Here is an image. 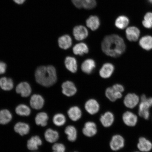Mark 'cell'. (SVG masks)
<instances>
[{
    "label": "cell",
    "mask_w": 152,
    "mask_h": 152,
    "mask_svg": "<svg viewBox=\"0 0 152 152\" xmlns=\"http://www.w3.org/2000/svg\"><path fill=\"white\" fill-rule=\"evenodd\" d=\"M102 52L106 56L117 58L125 52L126 45L123 39L118 35L112 34L104 37L102 43Z\"/></svg>",
    "instance_id": "1"
},
{
    "label": "cell",
    "mask_w": 152,
    "mask_h": 152,
    "mask_svg": "<svg viewBox=\"0 0 152 152\" xmlns=\"http://www.w3.org/2000/svg\"><path fill=\"white\" fill-rule=\"evenodd\" d=\"M35 77L39 84L46 87L52 86L57 80L56 69L53 66H40L36 70Z\"/></svg>",
    "instance_id": "2"
},
{
    "label": "cell",
    "mask_w": 152,
    "mask_h": 152,
    "mask_svg": "<svg viewBox=\"0 0 152 152\" xmlns=\"http://www.w3.org/2000/svg\"><path fill=\"white\" fill-rule=\"evenodd\" d=\"M140 100L139 106V115L144 119L147 120L150 116V108L152 107V97L148 98L143 94L140 96Z\"/></svg>",
    "instance_id": "3"
},
{
    "label": "cell",
    "mask_w": 152,
    "mask_h": 152,
    "mask_svg": "<svg viewBox=\"0 0 152 152\" xmlns=\"http://www.w3.org/2000/svg\"><path fill=\"white\" fill-rule=\"evenodd\" d=\"M124 91V88L123 86L117 83L106 88L105 92V96L110 101L115 102L122 98V93Z\"/></svg>",
    "instance_id": "4"
},
{
    "label": "cell",
    "mask_w": 152,
    "mask_h": 152,
    "mask_svg": "<svg viewBox=\"0 0 152 152\" xmlns=\"http://www.w3.org/2000/svg\"><path fill=\"white\" fill-rule=\"evenodd\" d=\"M140 100V98L137 94L129 93L125 96L123 102L126 107L132 109L138 105Z\"/></svg>",
    "instance_id": "5"
},
{
    "label": "cell",
    "mask_w": 152,
    "mask_h": 152,
    "mask_svg": "<svg viewBox=\"0 0 152 152\" xmlns=\"http://www.w3.org/2000/svg\"><path fill=\"white\" fill-rule=\"evenodd\" d=\"M62 93L68 97H71L75 95L77 92V89L75 83L70 81H66L62 85Z\"/></svg>",
    "instance_id": "6"
},
{
    "label": "cell",
    "mask_w": 152,
    "mask_h": 152,
    "mask_svg": "<svg viewBox=\"0 0 152 152\" xmlns=\"http://www.w3.org/2000/svg\"><path fill=\"white\" fill-rule=\"evenodd\" d=\"M124 139L120 135H115L113 137L110 142V147L114 151L122 149L124 146Z\"/></svg>",
    "instance_id": "7"
},
{
    "label": "cell",
    "mask_w": 152,
    "mask_h": 152,
    "mask_svg": "<svg viewBox=\"0 0 152 152\" xmlns=\"http://www.w3.org/2000/svg\"><path fill=\"white\" fill-rule=\"evenodd\" d=\"M115 70V66L110 63H106L102 66L99 70L100 77L103 79H108L113 75Z\"/></svg>",
    "instance_id": "8"
},
{
    "label": "cell",
    "mask_w": 152,
    "mask_h": 152,
    "mask_svg": "<svg viewBox=\"0 0 152 152\" xmlns=\"http://www.w3.org/2000/svg\"><path fill=\"white\" fill-rule=\"evenodd\" d=\"M85 108L87 113L90 115H94L99 111L100 105L96 99H91L86 102Z\"/></svg>",
    "instance_id": "9"
},
{
    "label": "cell",
    "mask_w": 152,
    "mask_h": 152,
    "mask_svg": "<svg viewBox=\"0 0 152 152\" xmlns=\"http://www.w3.org/2000/svg\"><path fill=\"white\" fill-rule=\"evenodd\" d=\"M73 34L77 41H82L86 39L88 36V31L86 28L83 26H75L73 30Z\"/></svg>",
    "instance_id": "10"
},
{
    "label": "cell",
    "mask_w": 152,
    "mask_h": 152,
    "mask_svg": "<svg viewBox=\"0 0 152 152\" xmlns=\"http://www.w3.org/2000/svg\"><path fill=\"white\" fill-rule=\"evenodd\" d=\"M16 90L18 94H20L23 97H26L29 96L31 92L30 86L26 82L19 83L16 87Z\"/></svg>",
    "instance_id": "11"
},
{
    "label": "cell",
    "mask_w": 152,
    "mask_h": 152,
    "mask_svg": "<svg viewBox=\"0 0 152 152\" xmlns=\"http://www.w3.org/2000/svg\"><path fill=\"white\" fill-rule=\"evenodd\" d=\"M97 132L96 124L92 121H88L85 124L83 129L84 135L88 137H92L96 135Z\"/></svg>",
    "instance_id": "12"
},
{
    "label": "cell",
    "mask_w": 152,
    "mask_h": 152,
    "mask_svg": "<svg viewBox=\"0 0 152 152\" xmlns=\"http://www.w3.org/2000/svg\"><path fill=\"white\" fill-rule=\"evenodd\" d=\"M122 118L124 122L129 126H134L137 122V117L130 111H126L124 113Z\"/></svg>",
    "instance_id": "13"
},
{
    "label": "cell",
    "mask_w": 152,
    "mask_h": 152,
    "mask_svg": "<svg viewBox=\"0 0 152 152\" xmlns=\"http://www.w3.org/2000/svg\"><path fill=\"white\" fill-rule=\"evenodd\" d=\"M96 67V63L91 58L87 59L82 64L81 69L83 73L87 75L92 73Z\"/></svg>",
    "instance_id": "14"
},
{
    "label": "cell",
    "mask_w": 152,
    "mask_h": 152,
    "mask_svg": "<svg viewBox=\"0 0 152 152\" xmlns=\"http://www.w3.org/2000/svg\"><path fill=\"white\" fill-rule=\"evenodd\" d=\"M45 103V100L42 96L39 94L32 96L30 100V104L31 107L36 110L42 108Z\"/></svg>",
    "instance_id": "15"
},
{
    "label": "cell",
    "mask_w": 152,
    "mask_h": 152,
    "mask_svg": "<svg viewBox=\"0 0 152 152\" xmlns=\"http://www.w3.org/2000/svg\"><path fill=\"white\" fill-rule=\"evenodd\" d=\"M64 64L66 69L71 73H75L77 71V61L74 57L70 56L66 57L64 60Z\"/></svg>",
    "instance_id": "16"
},
{
    "label": "cell",
    "mask_w": 152,
    "mask_h": 152,
    "mask_svg": "<svg viewBox=\"0 0 152 152\" xmlns=\"http://www.w3.org/2000/svg\"><path fill=\"white\" fill-rule=\"evenodd\" d=\"M115 119L113 114L108 111L101 116L100 120L102 124L106 128L111 126L113 125Z\"/></svg>",
    "instance_id": "17"
},
{
    "label": "cell",
    "mask_w": 152,
    "mask_h": 152,
    "mask_svg": "<svg viewBox=\"0 0 152 152\" xmlns=\"http://www.w3.org/2000/svg\"><path fill=\"white\" fill-rule=\"evenodd\" d=\"M127 39L130 41H137L139 38L140 31L138 28L134 26L129 27L126 31Z\"/></svg>",
    "instance_id": "18"
},
{
    "label": "cell",
    "mask_w": 152,
    "mask_h": 152,
    "mask_svg": "<svg viewBox=\"0 0 152 152\" xmlns=\"http://www.w3.org/2000/svg\"><path fill=\"white\" fill-rule=\"evenodd\" d=\"M68 115L69 118L73 121H77L81 118L82 112L80 108L77 106L72 107L68 110Z\"/></svg>",
    "instance_id": "19"
},
{
    "label": "cell",
    "mask_w": 152,
    "mask_h": 152,
    "mask_svg": "<svg viewBox=\"0 0 152 152\" xmlns=\"http://www.w3.org/2000/svg\"><path fill=\"white\" fill-rule=\"evenodd\" d=\"M58 42L59 46L64 50L69 48L72 44V38L67 35L62 36L59 38Z\"/></svg>",
    "instance_id": "20"
},
{
    "label": "cell",
    "mask_w": 152,
    "mask_h": 152,
    "mask_svg": "<svg viewBox=\"0 0 152 152\" xmlns=\"http://www.w3.org/2000/svg\"><path fill=\"white\" fill-rule=\"evenodd\" d=\"M73 52L76 56H83L88 53V47L85 43H78L73 47Z\"/></svg>",
    "instance_id": "21"
},
{
    "label": "cell",
    "mask_w": 152,
    "mask_h": 152,
    "mask_svg": "<svg viewBox=\"0 0 152 152\" xmlns=\"http://www.w3.org/2000/svg\"><path fill=\"white\" fill-rule=\"evenodd\" d=\"M42 144V141L39 136L32 137L27 142L28 149L31 151H35L38 149L39 147Z\"/></svg>",
    "instance_id": "22"
},
{
    "label": "cell",
    "mask_w": 152,
    "mask_h": 152,
    "mask_svg": "<svg viewBox=\"0 0 152 152\" xmlns=\"http://www.w3.org/2000/svg\"><path fill=\"white\" fill-rule=\"evenodd\" d=\"M138 149L142 152H149L152 149V144L145 138L140 137L139 140V142L137 145Z\"/></svg>",
    "instance_id": "23"
},
{
    "label": "cell",
    "mask_w": 152,
    "mask_h": 152,
    "mask_svg": "<svg viewBox=\"0 0 152 152\" xmlns=\"http://www.w3.org/2000/svg\"><path fill=\"white\" fill-rule=\"evenodd\" d=\"M139 44L140 47L144 50L149 51L152 49V37L146 36L140 39Z\"/></svg>",
    "instance_id": "24"
},
{
    "label": "cell",
    "mask_w": 152,
    "mask_h": 152,
    "mask_svg": "<svg viewBox=\"0 0 152 152\" xmlns=\"http://www.w3.org/2000/svg\"><path fill=\"white\" fill-rule=\"evenodd\" d=\"M15 132L21 136L27 134L29 132L30 126L27 124L23 122H18L15 125Z\"/></svg>",
    "instance_id": "25"
},
{
    "label": "cell",
    "mask_w": 152,
    "mask_h": 152,
    "mask_svg": "<svg viewBox=\"0 0 152 152\" xmlns=\"http://www.w3.org/2000/svg\"><path fill=\"white\" fill-rule=\"evenodd\" d=\"M86 25L93 31L99 27L100 22L99 18L96 16H91L86 21Z\"/></svg>",
    "instance_id": "26"
},
{
    "label": "cell",
    "mask_w": 152,
    "mask_h": 152,
    "mask_svg": "<svg viewBox=\"0 0 152 152\" xmlns=\"http://www.w3.org/2000/svg\"><path fill=\"white\" fill-rule=\"evenodd\" d=\"M45 137L47 142L50 143H53L58 139L59 134L56 131L49 129L45 131Z\"/></svg>",
    "instance_id": "27"
},
{
    "label": "cell",
    "mask_w": 152,
    "mask_h": 152,
    "mask_svg": "<svg viewBox=\"0 0 152 152\" xmlns=\"http://www.w3.org/2000/svg\"><path fill=\"white\" fill-rule=\"evenodd\" d=\"M64 132L67 136L68 140L69 141L74 142L77 140V132L75 126L69 125L66 127Z\"/></svg>",
    "instance_id": "28"
},
{
    "label": "cell",
    "mask_w": 152,
    "mask_h": 152,
    "mask_svg": "<svg viewBox=\"0 0 152 152\" xmlns=\"http://www.w3.org/2000/svg\"><path fill=\"white\" fill-rule=\"evenodd\" d=\"M0 86L3 90L10 91L14 87V83L12 79L7 77H3L0 79Z\"/></svg>",
    "instance_id": "29"
},
{
    "label": "cell",
    "mask_w": 152,
    "mask_h": 152,
    "mask_svg": "<svg viewBox=\"0 0 152 152\" xmlns=\"http://www.w3.org/2000/svg\"><path fill=\"white\" fill-rule=\"evenodd\" d=\"M12 118L10 112L7 110H3L0 111V124H6L10 122Z\"/></svg>",
    "instance_id": "30"
},
{
    "label": "cell",
    "mask_w": 152,
    "mask_h": 152,
    "mask_svg": "<svg viewBox=\"0 0 152 152\" xmlns=\"http://www.w3.org/2000/svg\"><path fill=\"white\" fill-rule=\"evenodd\" d=\"M48 119V117L46 113H40L37 114L36 115L35 121L37 125L45 126H46L47 124Z\"/></svg>",
    "instance_id": "31"
},
{
    "label": "cell",
    "mask_w": 152,
    "mask_h": 152,
    "mask_svg": "<svg viewBox=\"0 0 152 152\" xmlns=\"http://www.w3.org/2000/svg\"><path fill=\"white\" fill-rule=\"evenodd\" d=\"M15 111L18 115L22 116H28L31 113L30 108L24 104H20L17 106Z\"/></svg>",
    "instance_id": "32"
},
{
    "label": "cell",
    "mask_w": 152,
    "mask_h": 152,
    "mask_svg": "<svg viewBox=\"0 0 152 152\" xmlns=\"http://www.w3.org/2000/svg\"><path fill=\"white\" fill-rule=\"evenodd\" d=\"M129 22V19L126 17L121 16L119 17L116 20L115 26L119 29H124L128 25Z\"/></svg>",
    "instance_id": "33"
},
{
    "label": "cell",
    "mask_w": 152,
    "mask_h": 152,
    "mask_svg": "<svg viewBox=\"0 0 152 152\" xmlns=\"http://www.w3.org/2000/svg\"><path fill=\"white\" fill-rule=\"evenodd\" d=\"M66 121V118L63 114L58 113L54 116L53 122L55 125L58 126H61L65 124Z\"/></svg>",
    "instance_id": "34"
},
{
    "label": "cell",
    "mask_w": 152,
    "mask_h": 152,
    "mask_svg": "<svg viewBox=\"0 0 152 152\" xmlns=\"http://www.w3.org/2000/svg\"><path fill=\"white\" fill-rule=\"evenodd\" d=\"M96 0H84L83 7L86 9H91L96 7Z\"/></svg>",
    "instance_id": "35"
},
{
    "label": "cell",
    "mask_w": 152,
    "mask_h": 152,
    "mask_svg": "<svg viewBox=\"0 0 152 152\" xmlns=\"http://www.w3.org/2000/svg\"><path fill=\"white\" fill-rule=\"evenodd\" d=\"M53 152H65L66 148L63 144L56 143L53 145Z\"/></svg>",
    "instance_id": "36"
},
{
    "label": "cell",
    "mask_w": 152,
    "mask_h": 152,
    "mask_svg": "<svg viewBox=\"0 0 152 152\" xmlns=\"http://www.w3.org/2000/svg\"><path fill=\"white\" fill-rule=\"evenodd\" d=\"M84 0H72V3L78 8L80 9L83 7V1Z\"/></svg>",
    "instance_id": "37"
},
{
    "label": "cell",
    "mask_w": 152,
    "mask_h": 152,
    "mask_svg": "<svg viewBox=\"0 0 152 152\" xmlns=\"http://www.w3.org/2000/svg\"><path fill=\"white\" fill-rule=\"evenodd\" d=\"M7 68L6 64L3 62H0V75L5 73L6 71Z\"/></svg>",
    "instance_id": "38"
},
{
    "label": "cell",
    "mask_w": 152,
    "mask_h": 152,
    "mask_svg": "<svg viewBox=\"0 0 152 152\" xmlns=\"http://www.w3.org/2000/svg\"><path fill=\"white\" fill-rule=\"evenodd\" d=\"M142 23L143 26L146 28H152V22L144 20Z\"/></svg>",
    "instance_id": "39"
},
{
    "label": "cell",
    "mask_w": 152,
    "mask_h": 152,
    "mask_svg": "<svg viewBox=\"0 0 152 152\" xmlns=\"http://www.w3.org/2000/svg\"><path fill=\"white\" fill-rule=\"evenodd\" d=\"M144 20L149 21L152 22V13L148 12L144 16Z\"/></svg>",
    "instance_id": "40"
},
{
    "label": "cell",
    "mask_w": 152,
    "mask_h": 152,
    "mask_svg": "<svg viewBox=\"0 0 152 152\" xmlns=\"http://www.w3.org/2000/svg\"><path fill=\"white\" fill-rule=\"evenodd\" d=\"M15 3L18 4H23L26 0H13Z\"/></svg>",
    "instance_id": "41"
},
{
    "label": "cell",
    "mask_w": 152,
    "mask_h": 152,
    "mask_svg": "<svg viewBox=\"0 0 152 152\" xmlns=\"http://www.w3.org/2000/svg\"><path fill=\"white\" fill-rule=\"evenodd\" d=\"M150 3H152V0H148Z\"/></svg>",
    "instance_id": "42"
},
{
    "label": "cell",
    "mask_w": 152,
    "mask_h": 152,
    "mask_svg": "<svg viewBox=\"0 0 152 152\" xmlns=\"http://www.w3.org/2000/svg\"></svg>",
    "instance_id": "43"
},
{
    "label": "cell",
    "mask_w": 152,
    "mask_h": 152,
    "mask_svg": "<svg viewBox=\"0 0 152 152\" xmlns=\"http://www.w3.org/2000/svg\"></svg>",
    "instance_id": "44"
}]
</instances>
